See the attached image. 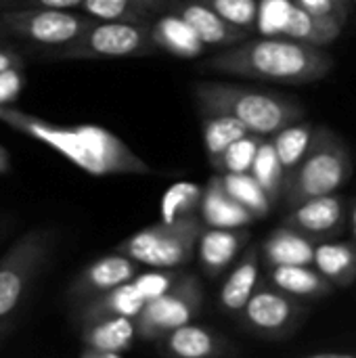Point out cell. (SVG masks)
<instances>
[{"mask_svg":"<svg viewBox=\"0 0 356 358\" xmlns=\"http://www.w3.org/2000/svg\"><path fill=\"white\" fill-rule=\"evenodd\" d=\"M0 122L63 155L90 176L153 174L151 166L138 157L120 136L103 126L76 124L61 126L25 113L13 105L0 107Z\"/></svg>","mask_w":356,"mask_h":358,"instance_id":"6da1fadb","label":"cell"},{"mask_svg":"<svg viewBox=\"0 0 356 358\" xmlns=\"http://www.w3.org/2000/svg\"><path fill=\"white\" fill-rule=\"evenodd\" d=\"M201 67L279 84H311L329 76L334 57L323 46L290 36H256L208 57Z\"/></svg>","mask_w":356,"mask_h":358,"instance_id":"7a4b0ae2","label":"cell"},{"mask_svg":"<svg viewBox=\"0 0 356 358\" xmlns=\"http://www.w3.org/2000/svg\"><path fill=\"white\" fill-rule=\"evenodd\" d=\"M193 96L199 115H233L248 126L250 132L260 136H271L277 130L304 120V107L298 101L256 86L201 80L193 84Z\"/></svg>","mask_w":356,"mask_h":358,"instance_id":"3957f363","label":"cell"},{"mask_svg":"<svg viewBox=\"0 0 356 358\" xmlns=\"http://www.w3.org/2000/svg\"><path fill=\"white\" fill-rule=\"evenodd\" d=\"M353 176L350 149L342 136L327 126H317L313 143L302 162L285 174L283 203L294 208L306 199L332 195Z\"/></svg>","mask_w":356,"mask_h":358,"instance_id":"277c9868","label":"cell"},{"mask_svg":"<svg viewBox=\"0 0 356 358\" xmlns=\"http://www.w3.org/2000/svg\"><path fill=\"white\" fill-rule=\"evenodd\" d=\"M206 222L199 214L178 220H159L118 243L115 252L151 268H178L195 256Z\"/></svg>","mask_w":356,"mask_h":358,"instance_id":"5b68a950","label":"cell"},{"mask_svg":"<svg viewBox=\"0 0 356 358\" xmlns=\"http://www.w3.org/2000/svg\"><path fill=\"white\" fill-rule=\"evenodd\" d=\"M153 23V21H151ZM151 23L138 21H99L73 42L42 52L50 61H88V59H126L155 52Z\"/></svg>","mask_w":356,"mask_h":358,"instance_id":"8992f818","label":"cell"},{"mask_svg":"<svg viewBox=\"0 0 356 358\" xmlns=\"http://www.w3.org/2000/svg\"><path fill=\"white\" fill-rule=\"evenodd\" d=\"M57 245V231L34 227L23 233L0 258V321H6L23 302L44 271Z\"/></svg>","mask_w":356,"mask_h":358,"instance_id":"52a82bcc","label":"cell"},{"mask_svg":"<svg viewBox=\"0 0 356 358\" xmlns=\"http://www.w3.org/2000/svg\"><path fill=\"white\" fill-rule=\"evenodd\" d=\"M204 306V287L197 275L183 273L180 279L162 296L143 306L134 319L136 338L143 342H157L172 329L191 323Z\"/></svg>","mask_w":356,"mask_h":358,"instance_id":"ba28073f","label":"cell"},{"mask_svg":"<svg viewBox=\"0 0 356 358\" xmlns=\"http://www.w3.org/2000/svg\"><path fill=\"white\" fill-rule=\"evenodd\" d=\"M13 40H23L31 46H46L48 50L61 48L78 40L94 19L67 8H29L0 13Z\"/></svg>","mask_w":356,"mask_h":358,"instance_id":"9c48e42d","label":"cell"},{"mask_svg":"<svg viewBox=\"0 0 356 358\" xmlns=\"http://www.w3.org/2000/svg\"><path fill=\"white\" fill-rule=\"evenodd\" d=\"M304 315L306 306L298 296L287 294L275 283H258L239 317L248 331L266 340H279L294 334Z\"/></svg>","mask_w":356,"mask_h":358,"instance_id":"30bf717a","label":"cell"},{"mask_svg":"<svg viewBox=\"0 0 356 358\" xmlns=\"http://www.w3.org/2000/svg\"><path fill=\"white\" fill-rule=\"evenodd\" d=\"M138 262L120 254L111 252L97 260H92L67 287V300L73 308L84 306L86 302L111 292L113 287L132 281L138 275Z\"/></svg>","mask_w":356,"mask_h":358,"instance_id":"8fae6325","label":"cell"},{"mask_svg":"<svg viewBox=\"0 0 356 358\" xmlns=\"http://www.w3.org/2000/svg\"><path fill=\"white\" fill-rule=\"evenodd\" d=\"M281 224H287L313 241H329L344 233L348 224V208L342 197L336 193L306 199L290 208Z\"/></svg>","mask_w":356,"mask_h":358,"instance_id":"7c38bea8","label":"cell"},{"mask_svg":"<svg viewBox=\"0 0 356 358\" xmlns=\"http://www.w3.org/2000/svg\"><path fill=\"white\" fill-rule=\"evenodd\" d=\"M155 344L162 355L172 358H218L235 352L229 338L195 323H185L172 329Z\"/></svg>","mask_w":356,"mask_h":358,"instance_id":"4fadbf2b","label":"cell"},{"mask_svg":"<svg viewBox=\"0 0 356 358\" xmlns=\"http://www.w3.org/2000/svg\"><path fill=\"white\" fill-rule=\"evenodd\" d=\"M168 8L176 10L195 29V34L201 38L206 46L227 48L252 36L250 31L229 23L204 0H172Z\"/></svg>","mask_w":356,"mask_h":358,"instance_id":"5bb4252c","label":"cell"},{"mask_svg":"<svg viewBox=\"0 0 356 358\" xmlns=\"http://www.w3.org/2000/svg\"><path fill=\"white\" fill-rule=\"evenodd\" d=\"M136 338L134 319L111 317L82 325V358H120L126 355Z\"/></svg>","mask_w":356,"mask_h":358,"instance_id":"9a60e30c","label":"cell"},{"mask_svg":"<svg viewBox=\"0 0 356 358\" xmlns=\"http://www.w3.org/2000/svg\"><path fill=\"white\" fill-rule=\"evenodd\" d=\"M199 216L206 222V227L218 229H241L250 227L256 220V216L227 191L220 172L210 176V180L204 187Z\"/></svg>","mask_w":356,"mask_h":358,"instance_id":"2e32d148","label":"cell"},{"mask_svg":"<svg viewBox=\"0 0 356 358\" xmlns=\"http://www.w3.org/2000/svg\"><path fill=\"white\" fill-rule=\"evenodd\" d=\"M250 237L252 235H250L248 227H241V229L206 227L199 237V243H197L201 268L210 277H218L239 256V252L248 245Z\"/></svg>","mask_w":356,"mask_h":358,"instance_id":"e0dca14e","label":"cell"},{"mask_svg":"<svg viewBox=\"0 0 356 358\" xmlns=\"http://www.w3.org/2000/svg\"><path fill=\"white\" fill-rule=\"evenodd\" d=\"M151 38L157 50H166L178 59H197L206 50V44L195 29L172 8L153 19Z\"/></svg>","mask_w":356,"mask_h":358,"instance_id":"ac0fdd59","label":"cell"},{"mask_svg":"<svg viewBox=\"0 0 356 358\" xmlns=\"http://www.w3.org/2000/svg\"><path fill=\"white\" fill-rule=\"evenodd\" d=\"M260 252L256 248H248L233 273L227 277L225 285L218 294V306L222 313L231 317H239L248 300L252 298L254 289L258 287L260 279Z\"/></svg>","mask_w":356,"mask_h":358,"instance_id":"d6986e66","label":"cell"},{"mask_svg":"<svg viewBox=\"0 0 356 358\" xmlns=\"http://www.w3.org/2000/svg\"><path fill=\"white\" fill-rule=\"evenodd\" d=\"M315 250H317V241H313L311 237L287 224H281L264 237L260 254L266 266L315 264Z\"/></svg>","mask_w":356,"mask_h":358,"instance_id":"ffe728a7","label":"cell"},{"mask_svg":"<svg viewBox=\"0 0 356 358\" xmlns=\"http://www.w3.org/2000/svg\"><path fill=\"white\" fill-rule=\"evenodd\" d=\"M145 300L138 296L136 287L132 281L122 283L118 287H113L111 292L86 302L84 306L76 308L78 313V323L86 325L92 321H101V319H111V317H128V319H136L138 313L143 310Z\"/></svg>","mask_w":356,"mask_h":358,"instance_id":"44dd1931","label":"cell"},{"mask_svg":"<svg viewBox=\"0 0 356 358\" xmlns=\"http://www.w3.org/2000/svg\"><path fill=\"white\" fill-rule=\"evenodd\" d=\"M269 279L271 283L285 289L287 294L308 300L325 298L336 289V285L329 279H325L317 268H311V264L269 266Z\"/></svg>","mask_w":356,"mask_h":358,"instance_id":"7402d4cb","label":"cell"},{"mask_svg":"<svg viewBox=\"0 0 356 358\" xmlns=\"http://www.w3.org/2000/svg\"><path fill=\"white\" fill-rule=\"evenodd\" d=\"M315 268L336 287H350L356 281L355 241H319L315 250Z\"/></svg>","mask_w":356,"mask_h":358,"instance_id":"603a6c76","label":"cell"},{"mask_svg":"<svg viewBox=\"0 0 356 358\" xmlns=\"http://www.w3.org/2000/svg\"><path fill=\"white\" fill-rule=\"evenodd\" d=\"M250 134L248 126H243L237 117L225 113H201V136L204 147L210 159V166L218 172L220 159L225 151L239 138Z\"/></svg>","mask_w":356,"mask_h":358,"instance_id":"cb8c5ba5","label":"cell"},{"mask_svg":"<svg viewBox=\"0 0 356 358\" xmlns=\"http://www.w3.org/2000/svg\"><path fill=\"white\" fill-rule=\"evenodd\" d=\"M342 27H344V23L334 17L315 15L306 8H302L300 4H294L290 23H287L283 36H290L294 40L315 44V46H327L340 38Z\"/></svg>","mask_w":356,"mask_h":358,"instance_id":"d4e9b609","label":"cell"},{"mask_svg":"<svg viewBox=\"0 0 356 358\" xmlns=\"http://www.w3.org/2000/svg\"><path fill=\"white\" fill-rule=\"evenodd\" d=\"M315 128L317 126L313 122L300 120V122H294V124L277 130L275 134H271V141H273L275 151L285 168V174L292 172L306 155V151L313 143Z\"/></svg>","mask_w":356,"mask_h":358,"instance_id":"484cf974","label":"cell"},{"mask_svg":"<svg viewBox=\"0 0 356 358\" xmlns=\"http://www.w3.org/2000/svg\"><path fill=\"white\" fill-rule=\"evenodd\" d=\"M252 174L254 178L260 182V187L264 189V193L269 195V199L273 203H277V199L283 195V185H285V168L275 151V145L271 141V136H262L258 151H256V159L252 166Z\"/></svg>","mask_w":356,"mask_h":358,"instance_id":"4316f807","label":"cell"},{"mask_svg":"<svg viewBox=\"0 0 356 358\" xmlns=\"http://www.w3.org/2000/svg\"><path fill=\"white\" fill-rule=\"evenodd\" d=\"M227 191L243 206L248 208L256 218H264L271 208L273 201L269 199V195L264 193V189L260 187V182L254 178L252 172H220Z\"/></svg>","mask_w":356,"mask_h":358,"instance_id":"83f0119b","label":"cell"},{"mask_svg":"<svg viewBox=\"0 0 356 358\" xmlns=\"http://www.w3.org/2000/svg\"><path fill=\"white\" fill-rule=\"evenodd\" d=\"M80 8L99 21H153V13L138 0H84Z\"/></svg>","mask_w":356,"mask_h":358,"instance_id":"f1b7e54d","label":"cell"},{"mask_svg":"<svg viewBox=\"0 0 356 358\" xmlns=\"http://www.w3.org/2000/svg\"><path fill=\"white\" fill-rule=\"evenodd\" d=\"M204 199V187L195 182H176L162 197V220H178L191 214H199Z\"/></svg>","mask_w":356,"mask_h":358,"instance_id":"f546056e","label":"cell"},{"mask_svg":"<svg viewBox=\"0 0 356 358\" xmlns=\"http://www.w3.org/2000/svg\"><path fill=\"white\" fill-rule=\"evenodd\" d=\"M296 0H258L256 31L260 36H283Z\"/></svg>","mask_w":356,"mask_h":358,"instance_id":"4dcf8cb0","label":"cell"},{"mask_svg":"<svg viewBox=\"0 0 356 358\" xmlns=\"http://www.w3.org/2000/svg\"><path fill=\"white\" fill-rule=\"evenodd\" d=\"M260 134H245L243 138L235 141L222 155L220 159V168L218 172H252L254 159H256V151L260 145Z\"/></svg>","mask_w":356,"mask_h":358,"instance_id":"1f68e13d","label":"cell"},{"mask_svg":"<svg viewBox=\"0 0 356 358\" xmlns=\"http://www.w3.org/2000/svg\"><path fill=\"white\" fill-rule=\"evenodd\" d=\"M204 2L210 4L229 23H233L250 34L256 31L258 0H204Z\"/></svg>","mask_w":356,"mask_h":358,"instance_id":"d6a6232c","label":"cell"},{"mask_svg":"<svg viewBox=\"0 0 356 358\" xmlns=\"http://www.w3.org/2000/svg\"><path fill=\"white\" fill-rule=\"evenodd\" d=\"M180 271L176 268H153L149 273H138L132 283L138 292V296L147 302H151L153 298L166 294L178 279H180Z\"/></svg>","mask_w":356,"mask_h":358,"instance_id":"836d02e7","label":"cell"},{"mask_svg":"<svg viewBox=\"0 0 356 358\" xmlns=\"http://www.w3.org/2000/svg\"><path fill=\"white\" fill-rule=\"evenodd\" d=\"M84 0H0V13L29 10V8H80Z\"/></svg>","mask_w":356,"mask_h":358,"instance_id":"e575fe53","label":"cell"},{"mask_svg":"<svg viewBox=\"0 0 356 358\" xmlns=\"http://www.w3.org/2000/svg\"><path fill=\"white\" fill-rule=\"evenodd\" d=\"M23 90V76L19 67L0 71V107L13 105Z\"/></svg>","mask_w":356,"mask_h":358,"instance_id":"d590c367","label":"cell"},{"mask_svg":"<svg viewBox=\"0 0 356 358\" xmlns=\"http://www.w3.org/2000/svg\"><path fill=\"white\" fill-rule=\"evenodd\" d=\"M296 4H300L302 8L315 13V15H323V17H334L338 21H342L346 25V17L348 10L342 8L338 4V0H296Z\"/></svg>","mask_w":356,"mask_h":358,"instance_id":"8d00e7d4","label":"cell"},{"mask_svg":"<svg viewBox=\"0 0 356 358\" xmlns=\"http://www.w3.org/2000/svg\"><path fill=\"white\" fill-rule=\"evenodd\" d=\"M10 67H19L21 69L23 67V57L15 48H10L6 44H0V71L10 69Z\"/></svg>","mask_w":356,"mask_h":358,"instance_id":"74e56055","label":"cell"},{"mask_svg":"<svg viewBox=\"0 0 356 358\" xmlns=\"http://www.w3.org/2000/svg\"><path fill=\"white\" fill-rule=\"evenodd\" d=\"M306 358H356V350H313L304 352Z\"/></svg>","mask_w":356,"mask_h":358,"instance_id":"f35d334b","label":"cell"},{"mask_svg":"<svg viewBox=\"0 0 356 358\" xmlns=\"http://www.w3.org/2000/svg\"><path fill=\"white\" fill-rule=\"evenodd\" d=\"M145 8H149L153 15H159L162 10H168L172 0H138Z\"/></svg>","mask_w":356,"mask_h":358,"instance_id":"ab89813d","label":"cell"},{"mask_svg":"<svg viewBox=\"0 0 356 358\" xmlns=\"http://www.w3.org/2000/svg\"><path fill=\"white\" fill-rule=\"evenodd\" d=\"M8 168H10V155H8V151L0 145V176L6 174Z\"/></svg>","mask_w":356,"mask_h":358,"instance_id":"60d3db41","label":"cell"},{"mask_svg":"<svg viewBox=\"0 0 356 358\" xmlns=\"http://www.w3.org/2000/svg\"><path fill=\"white\" fill-rule=\"evenodd\" d=\"M348 224H350V233H353V241L356 243V201L348 210Z\"/></svg>","mask_w":356,"mask_h":358,"instance_id":"b9f144b4","label":"cell"},{"mask_svg":"<svg viewBox=\"0 0 356 358\" xmlns=\"http://www.w3.org/2000/svg\"><path fill=\"white\" fill-rule=\"evenodd\" d=\"M10 40H13V36H10L8 27L4 25V21H2V17H0V44H8Z\"/></svg>","mask_w":356,"mask_h":358,"instance_id":"7bdbcfd3","label":"cell"},{"mask_svg":"<svg viewBox=\"0 0 356 358\" xmlns=\"http://www.w3.org/2000/svg\"><path fill=\"white\" fill-rule=\"evenodd\" d=\"M348 2H350V0H338V4H340L342 8H346V10H348Z\"/></svg>","mask_w":356,"mask_h":358,"instance_id":"ee69618b","label":"cell"},{"mask_svg":"<svg viewBox=\"0 0 356 358\" xmlns=\"http://www.w3.org/2000/svg\"><path fill=\"white\" fill-rule=\"evenodd\" d=\"M4 325H6V323H4V321H0V336H2V331H4V329H6V327H4Z\"/></svg>","mask_w":356,"mask_h":358,"instance_id":"f6af8a7d","label":"cell"},{"mask_svg":"<svg viewBox=\"0 0 356 358\" xmlns=\"http://www.w3.org/2000/svg\"><path fill=\"white\" fill-rule=\"evenodd\" d=\"M353 2H355V4H356V0H353Z\"/></svg>","mask_w":356,"mask_h":358,"instance_id":"bcb514c9","label":"cell"},{"mask_svg":"<svg viewBox=\"0 0 356 358\" xmlns=\"http://www.w3.org/2000/svg\"><path fill=\"white\" fill-rule=\"evenodd\" d=\"M0 229H2V224H0Z\"/></svg>","mask_w":356,"mask_h":358,"instance_id":"7dc6e473","label":"cell"}]
</instances>
